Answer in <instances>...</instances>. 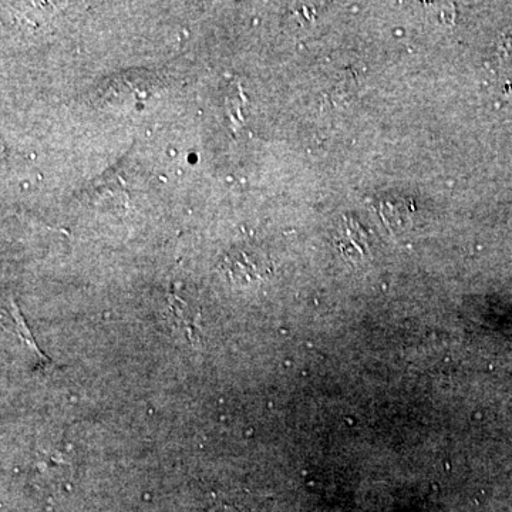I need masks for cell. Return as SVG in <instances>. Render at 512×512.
<instances>
[{"mask_svg":"<svg viewBox=\"0 0 512 512\" xmlns=\"http://www.w3.org/2000/svg\"><path fill=\"white\" fill-rule=\"evenodd\" d=\"M225 269L234 281H254L268 272V261L258 249H232L225 259Z\"/></svg>","mask_w":512,"mask_h":512,"instance_id":"obj_1","label":"cell"},{"mask_svg":"<svg viewBox=\"0 0 512 512\" xmlns=\"http://www.w3.org/2000/svg\"><path fill=\"white\" fill-rule=\"evenodd\" d=\"M200 311L192 308L190 303L183 301L178 296H170L168 299L167 318L170 325L173 326L178 335H183L191 345L198 340L200 335Z\"/></svg>","mask_w":512,"mask_h":512,"instance_id":"obj_2","label":"cell"},{"mask_svg":"<svg viewBox=\"0 0 512 512\" xmlns=\"http://www.w3.org/2000/svg\"><path fill=\"white\" fill-rule=\"evenodd\" d=\"M72 464L59 451H43L36 461V476L47 484L62 483L69 476Z\"/></svg>","mask_w":512,"mask_h":512,"instance_id":"obj_3","label":"cell"},{"mask_svg":"<svg viewBox=\"0 0 512 512\" xmlns=\"http://www.w3.org/2000/svg\"><path fill=\"white\" fill-rule=\"evenodd\" d=\"M10 306H12L13 309L12 318L15 319L16 330H18L20 339H22V342L25 343L26 348H28L30 352L35 355L37 362L40 363V366L50 365L49 357L43 355L42 350L37 348L32 333H30L28 326H26L25 320H23L22 316H20L19 309L16 308L13 303Z\"/></svg>","mask_w":512,"mask_h":512,"instance_id":"obj_4","label":"cell"},{"mask_svg":"<svg viewBox=\"0 0 512 512\" xmlns=\"http://www.w3.org/2000/svg\"><path fill=\"white\" fill-rule=\"evenodd\" d=\"M211 512H238L235 508L228 507V505H220V507L214 508Z\"/></svg>","mask_w":512,"mask_h":512,"instance_id":"obj_5","label":"cell"}]
</instances>
